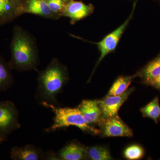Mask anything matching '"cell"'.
Here are the masks:
<instances>
[{
    "label": "cell",
    "instance_id": "cell-1",
    "mask_svg": "<svg viewBox=\"0 0 160 160\" xmlns=\"http://www.w3.org/2000/svg\"><path fill=\"white\" fill-rule=\"evenodd\" d=\"M69 80L68 70L57 59L50 62L39 73L36 98L39 102L58 106L57 96L62 91Z\"/></svg>",
    "mask_w": 160,
    "mask_h": 160
},
{
    "label": "cell",
    "instance_id": "cell-2",
    "mask_svg": "<svg viewBox=\"0 0 160 160\" xmlns=\"http://www.w3.org/2000/svg\"><path fill=\"white\" fill-rule=\"evenodd\" d=\"M10 50L9 63L12 69L19 71L37 69L38 55L34 40L20 26H16L13 29Z\"/></svg>",
    "mask_w": 160,
    "mask_h": 160
},
{
    "label": "cell",
    "instance_id": "cell-3",
    "mask_svg": "<svg viewBox=\"0 0 160 160\" xmlns=\"http://www.w3.org/2000/svg\"><path fill=\"white\" fill-rule=\"evenodd\" d=\"M41 104L46 108L51 109L54 113L53 124L46 129V132H52L61 128L74 126L84 132L90 134H98L101 133V131L99 129L87 123L77 107L62 108L45 102Z\"/></svg>",
    "mask_w": 160,
    "mask_h": 160
},
{
    "label": "cell",
    "instance_id": "cell-4",
    "mask_svg": "<svg viewBox=\"0 0 160 160\" xmlns=\"http://www.w3.org/2000/svg\"><path fill=\"white\" fill-rule=\"evenodd\" d=\"M18 115V109L11 101H0V139L2 141L21 127Z\"/></svg>",
    "mask_w": 160,
    "mask_h": 160
},
{
    "label": "cell",
    "instance_id": "cell-5",
    "mask_svg": "<svg viewBox=\"0 0 160 160\" xmlns=\"http://www.w3.org/2000/svg\"><path fill=\"white\" fill-rule=\"evenodd\" d=\"M137 2H134L132 11H131L129 17L127 18L125 22H124L122 24L119 26L116 29H115L109 34L107 35L100 42L95 43L99 51L100 55L98 60L96 64L94 71L92 72V74H93L95 70L98 66L99 64L104 59V58L106 57V56L108 55L109 53L113 52L116 49L117 46L123 33L128 27L130 21L132 19L134 10L135 9L136 6Z\"/></svg>",
    "mask_w": 160,
    "mask_h": 160
},
{
    "label": "cell",
    "instance_id": "cell-6",
    "mask_svg": "<svg viewBox=\"0 0 160 160\" xmlns=\"http://www.w3.org/2000/svg\"><path fill=\"white\" fill-rule=\"evenodd\" d=\"M99 126L104 137H131L133 135L132 129L118 114L103 119Z\"/></svg>",
    "mask_w": 160,
    "mask_h": 160
},
{
    "label": "cell",
    "instance_id": "cell-7",
    "mask_svg": "<svg viewBox=\"0 0 160 160\" xmlns=\"http://www.w3.org/2000/svg\"><path fill=\"white\" fill-rule=\"evenodd\" d=\"M94 7L92 4H86L81 1L71 0L65 5L62 15L70 18L71 24L88 17L92 14Z\"/></svg>",
    "mask_w": 160,
    "mask_h": 160
},
{
    "label": "cell",
    "instance_id": "cell-8",
    "mask_svg": "<svg viewBox=\"0 0 160 160\" xmlns=\"http://www.w3.org/2000/svg\"><path fill=\"white\" fill-rule=\"evenodd\" d=\"M134 88L128 89L125 92L119 95L107 96L99 101L102 112L103 119L111 117L118 114V112L123 103L128 99Z\"/></svg>",
    "mask_w": 160,
    "mask_h": 160
},
{
    "label": "cell",
    "instance_id": "cell-9",
    "mask_svg": "<svg viewBox=\"0 0 160 160\" xmlns=\"http://www.w3.org/2000/svg\"><path fill=\"white\" fill-rule=\"evenodd\" d=\"M77 108L90 126H99L103 120L102 112L98 100H83Z\"/></svg>",
    "mask_w": 160,
    "mask_h": 160
},
{
    "label": "cell",
    "instance_id": "cell-10",
    "mask_svg": "<svg viewBox=\"0 0 160 160\" xmlns=\"http://www.w3.org/2000/svg\"><path fill=\"white\" fill-rule=\"evenodd\" d=\"M87 147L78 142L66 144L57 152L60 160H82L87 159Z\"/></svg>",
    "mask_w": 160,
    "mask_h": 160
},
{
    "label": "cell",
    "instance_id": "cell-11",
    "mask_svg": "<svg viewBox=\"0 0 160 160\" xmlns=\"http://www.w3.org/2000/svg\"><path fill=\"white\" fill-rule=\"evenodd\" d=\"M44 152L39 148L31 145L12 148L10 157L14 160H43Z\"/></svg>",
    "mask_w": 160,
    "mask_h": 160
},
{
    "label": "cell",
    "instance_id": "cell-12",
    "mask_svg": "<svg viewBox=\"0 0 160 160\" xmlns=\"http://www.w3.org/2000/svg\"><path fill=\"white\" fill-rule=\"evenodd\" d=\"M23 12L19 3L0 0V26L10 22Z\"/></svg>",
    "mask_w": 160,
    "mask_h": 160
},
{
    "label": "cell",
    "instance_id": "cell-13",
    "mask_svg": "<svg viewBox=\"0 0 160 160\" xmlns=\"http://www.w3.org/2000/svg\"><path fill=\"white\" fill-rule=\"evenodd\" d=\"M24 12L47 18H54L58 16L50 10L46 0H28Z\"/></svg>",
    "mask_w": 160,
    "mask_h": 160
},
{
    "label": "cell",
    "instance_id": "cell-14",
    "mask_svg": "<svg viewBox=\"0 0 160 160\" xmlns=\"http://www.w3.org/2000/svg\"><path fill=\"white\" fill-rule=\"evenodd\" d=\"M12 69L9 62L0 56V92L7 91L13 84Z\"/></svg>",
    "mask_w": 160,
    "mask_h": 160
},
{
    "label": "cell",
    "instance_id": "cell-15",
    "mask_svg": "<svg viewBox=\"0 0 160 160\" xmlns=\"http://www.w3.org/2000/svg\"><path fill=\"white\" fill-rule=\"evenodd\" d=\"M160 74V56L152 60L139 72V76L141 77L144 82L147 84Z\"/></svg>",
    "mask_w": 160,
    "mask_h": 160
},
{
    "label": "cell",
    "instance_id": "cell-16",
    "mask_svg": "<svg viewBox=\"0 0 160 160\" xmlns=\"http://www.w3.org/2000/svg\"><path fill=\"white\" fill-rule=\"evenodd\" d=\"M139 76L138 72L133 75L120 76L112 84L107 95H119L122 94L128 89L132 80Z\"/></svg>",
    "mask_w": 160,
    "mask_h": 160
},
{
    "label": "cell",
    "instance_id": "cell-17",
    "mask_svg": "<svg viewBox=\"0 0 160 160\" xmlns=\"http://www.w3.org/2000/svg\"><path fill=\"white\" fill-rule=\"evenodd\" d=\"M143 116L151 119L156 123L160 118V106L158 97L155 98L151 102L140 109Z\"/></svg>",
    "mask_w": 160,
    "mask_h": 160
},
{
    "label": "cell",
    "instance_id": "cell-18",
    "mask_svg": "<svg viewBox=\"0 0 160 160\" xmlns=\"http://www.w3.org/2000/svg\"><path fill=\"white\" fill-rule=\"evenodd\" d=\"M87 159L92 160H112L111 154L106 147L93 146L87 147Z\"/></svg>",
    "mask_w": 160,
    "mask_h": 160
},
{
    "label": "cell",
    "instance_id": "cell-19",
    "mask_svg": "<svg viewBox=\"0 0 160 160\" xmlns=\"http://www.w3.org/2000/svg\"><path fill=\"white\" fill-rule=\"evenodd\" d=\"M144 149L138 145H132L128 146L124 152V157L128 160H138L144 155Z\"/></svg>",
    "mask_w": 160,
    "mask_h": 160
},
{
    "label": "cell",
    "instance_id": "cell-20",
    "mask_svg": "<svg viewBox=\"0 0 160 160\" xmlns=\"http://www.w3.org/2000/svg\"><path fill=\"white\" fill-rule=\"evenodd\" d=\"M46 2L50 10L53 13L60 15L58 13L61 12L62 15V12L66 5L62 0H47Z\"/></svg>",
    "mask_w": 160,
    "mask_h": 160
},
{
    "label": "cell",
    "instance_id": "cell-21",
    "mask_svg": "<svg viewBox=\"0 0 160 160\" xmlns=\"http://www.w3.org/2000/svg\"><path fill=\"white\" fill-rule=\"evenodd\" d=\"M43 160H60L57 152H53V151H48L46 153L44 152Z\"/></svg>",
    "mask_w": 160,
    "mask_h": 160
},
{
    "label": "cell",
    "instance_id": "cell-22",
    "mask_svg": "<svg viewBox=\"0 0 160 160\" xmlns=\"http://www.w3.org/2000/svg\"><path fill=\"white\" fill-rule=\"evenodd\" d=\"M149 85L153 86L160 91V74L149 83Z\"/></svg>",
    "mask_w": 160,
    "mask_h": 160
},
{
    "label": "cell",
    "instance_id": "cell-23",
    "mask_svg": "<svg viewBox=\"0 0 160 160\" xmlns=\"http://www.w3.org/2000/svg\"><path fill=\"white\" fill-rule=\"evenodd\" d=\"M8 1H10V2H13L19 3L18 0H8Z\"/></svg>",
    "mask_w": 160,
    "mask_h": 160
},
{
    "label": "cell",
    "instance_id": "cell-24",
    "mask_svg": "<svg viewBox=\"0 0 160 160\" xmlns=\"http://www.w3.org/2000/svg\"><path fill=\"white\" fill-rule=\"evenodd\" d=\"M62 1L65 3H68V2H69V1H71V0H62Z\"/></svg>",
    "mask_w": 160,
    "mask_h": 160
},
{
    "label": "cell",
    "instance_id": "cell-25",
    "mask_svg": "<svg viewBox=\"0 0 160 160\" xmlns=\"http://www.w3.org/2000/svg\"><path fill=\"white\" fill-rule=\"evenodd\" d=\"M2 142V140L1 139H0V143L1 142Z\"/></svg>",
    "mask_w": 160,
    "mask_h": 160
},
{
    "label": "cell",
    "instance_id": "cell-26",
    "mask_svg": "<svg viewBox=\"0 0 160 160\" xmlns=\"http://www.w3.org/2000/svg\"><path fill=\"white\" fill-rule=\"evenodd\" d=\"M137 1H138V0H134L135 2H137Z\"/></svg>",
    "mask_w": 160,
    "mask_h": 160
},
{
    "label": "cell",
    "instance_id": "cell-27",
    "mask_svg": "<svg viewBox=\"0 0 160 160\" xmlns=\"http://www.w3.org/2000/svg\"></svg>",
    "mask_w": 160,
    "mask_h": 160
}]
</instances>
